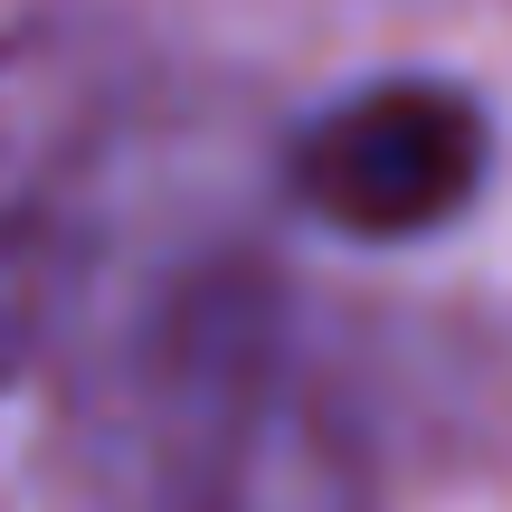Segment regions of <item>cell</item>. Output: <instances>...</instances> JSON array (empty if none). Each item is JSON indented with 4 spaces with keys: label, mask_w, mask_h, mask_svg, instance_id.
Returning a JSON list of instances; mask_svg holds the SVG:
<instances>
[{
    "label": "cell",
    "mask_w": 512,
    "mask_h": 512,
    "mask_svg": "<svg viewBox=\"0 0 512 512\" xmlns=\"http://www.w3.org/2000/svg\"><path fill=\"white\" fill-rule=\"evenodd\" d=\"M29 332H38V275H29V247L0 238V380L29 351Z\"/></svg>",
    "instance_id": "7a4b0ae2"
},
{
    "label": "cell",
    "mask_w": 512,
    "mask_h": 512,
    "mask_svg": "<svg viewBox=\"0 0 512 512\" xmlns=\"http://www.w3.org/2000/svg\"><path fill=\"white\" fill-rule=\"evenodd\" d=\"M484 105L427 76H389L332 105L294 152V200L342 238H427L484 190Z\"/></svg>",
    "instance_id": "6da1fadb"
}]
</instances>
